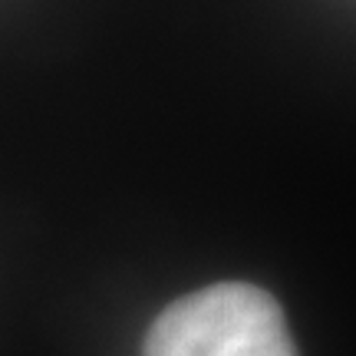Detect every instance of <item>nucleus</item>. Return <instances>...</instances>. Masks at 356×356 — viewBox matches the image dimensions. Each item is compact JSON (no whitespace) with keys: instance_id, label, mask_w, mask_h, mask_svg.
<instances>
[{"instance_id":"f257e3e1","label":"nucleus","mask_w":356,"mask_h":356,"mask_svg":"<svg viewBox=\"0 0 356 356\" xmlns=\"http://www.w3.org/2000/svg\"><path fill=\"white\" fill-rule=\"evenodd\" d=\"M145 356H297L287 317L267 291L221 280L168 304L149 327Z\"/></svg>"}]
</instances>
